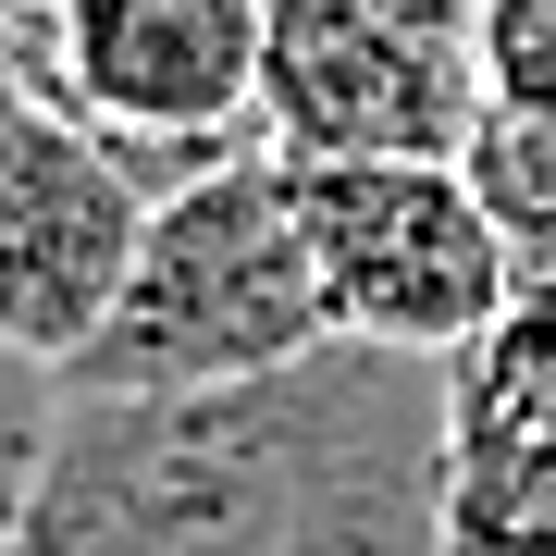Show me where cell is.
Returning a JSON list of instances; mask_svg holds the SVG:
<instances>
[{"instance_id": "cell-12", "label": "cell", "mask_w": 556, "mask_h": 556, "mask_svg": "<svg viewBox=\"0 0 556 556\" xmlns=\"http://www.w3.org/2000/svg\"><path fill=\"white\" fill-rule=\"evenodd\" d=\"M0 100H25V50H13V25H0Z\"/></svg>"}, {"instance_id": "cell-1", "label": "cell", "mask_w": 556, "mask_h": 556, "mask_svg": "<svg viewBox=\"0 0 556 556\" xmlns=\"http://www.w3.org/2000/svg\"><path fill=\"white\" fill-rule=\"evenodd\" d=\"M457 358L309 346L211 396H75L0 556H457Z\"/></svg>"}, {"instance_id": "cell-4", "label": "cell", "mask_w": 556, "mask_h": 556, "mask_svg": "<svg viewBox=\"0 0 556 556\" xmlns=\"http://www.w3.org/2000/svg\"><path fill=\"white\" fill-rule=\"evenodd\" d=\"M298 223L321 321L358 346L408 358H470L507 321V223L482 211L470 161H298Z\"/></svg>"}, {"instance_id": "cell-3", "label": "cell", "mask_w": 556, "mask_h": 556, "mask_svg": "<svg viewBox=\"0 0 556 556\" xmlns=\"http://www.w3.org/2000/svg\"><path fill=\"white\" fill-rule=\"evenodd\" d=\"M13 50L25 87L112 137L161 199L236 149H273V0H50Z\"/></svg>"}, {"instance_id": "cell-5", "label": "cell", "mask_w": 556, "mask_h": 556, "mask_svg": "<svg viewBox=\"0 0 556 556\" xmlns=\"http://www.w3.org/2000/svg\"><path fill=\"white\" fill-rule=\"evenodd\" d=\"M149 211H161V186L112 137H87L38 87L0 100V334L38 346L50 371H75L124 298V273H137Z\"/></svg>"}, {"instance_id": "cell-7", "label": "cell", "mask_w": 556, "mask_h": 556, "mask_svg": "<svg viewBox=\"0 0 556 556\" xmlns=\"http://www.w3.org/2000/svg\"><path fill=\"white\" fill-rule=\"evenodd\" d=\"M457 556H556V371L507 346L457 358Z\"/></svg>"}, {"instance_id": "cell-10", "label": "cell", "mask_w": 556, "mask_h": 556, "mask_svg": "<svg viewBox=\"0 0 556 556\" xmlns=\"http://www.w3.org/2000/svg\"><path fill=\"white\" fill-rule=\"evenodd\" d=\"M482 346H507V358H532V371H556V236L519 248V273H507V321Z\"/></svg>"}, {"instance_id": "cell-11", "label": "cell", "mask_w": 556, "mask_h": 556, "mask_svg": "<svg viewBox=\"0 0 556 556\" xmlns=\"http://www.w3.org/2000/svg\"><path fill=\"white\" fill-rule=\"evenodd\" d=\"M346 13H396V25H433V38H470L482 0H346Z\"/></svg>"}, {"instance_id": "cell-8", "label": "cell", "mask_w": 556, "mask_h": 556, "mask_svg": "<svg viewBox=\"0 0 556 556\" xmlns=\"http://www.w3.org/2000/svg\"><path fill=\"white\" fill-rule=\"evenodd\" d=\"M62 408H75V383H62L38 346H13V334H0V544L25 532V507H38V482H50Z\"/></svg>"}, {"instance_id": "cell-6", "label": "cell", "mask_w": 556, "mask_h": 556, "mask_svg": "<svg viewBox=\"0 0 556 556\" xmlns=\"http://www.w3.org/2000/svg\"><path fill=\"white\" fill-rule=\"evenodd\" d=\"M273 149L285 161H457L482 124L470 38L346 0H273Z\"/></svg>"}, {"instance_id": "cell-2", "label": "cell", "mask_w": 556, "mask_h": 556, "mask_svg": "<svg viewBox=\"0 0 556 556\" xmlns=\"http://www.w3.org/2000/svg\"><path fill=\"white\" fill-rule=\"evenodd\" d=\"M309 346H334V321H321L309 223H298V161L236 149L149 211L137 273L62 383L75 396H211V383H260Z\"/></svg>"}, {"instance_id": "cell-9", "label": "cell", "mask_w": 556, "mask_h": 556, "mask_svg": "<svg viewBox=\"0 0 556 556\" xmlns=\"http://www.w3.org/2000/svg\"><path fill=\"white\" fill-rule=\"evenodd\" d=\"M470 62H482V112L556 124V0H482Z\"/></svg>"}, {"instance_id": "cell-13", "label": "cell", "mask_w": 556, "mask_h": 556, "mask_svg": "<svg viewBox=\"0 0 556 556\" xmlns=\"http://www.w3.org/2000/svg\"><path fill=\"white\" fill-rule=\"evenodd\" d=\"M38 13H50V0H0V25H38Z\"/></svg>"}]
</instances>
